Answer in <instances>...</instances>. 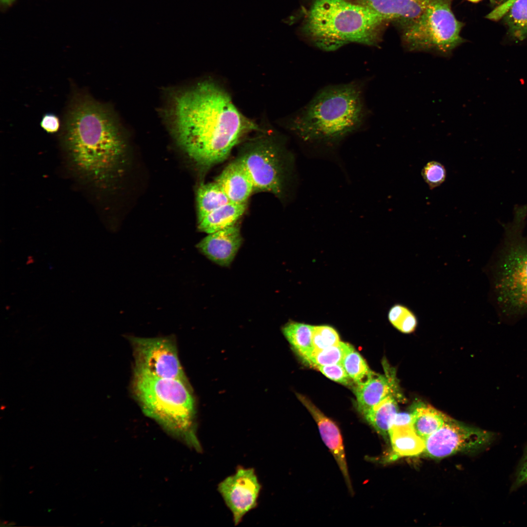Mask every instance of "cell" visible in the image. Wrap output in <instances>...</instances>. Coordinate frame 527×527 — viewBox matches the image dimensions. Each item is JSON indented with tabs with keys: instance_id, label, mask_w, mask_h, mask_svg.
<instances>
[{
	"instance_id": "1",
	"label": "cell",
	"mask_w": 527,
	"mask_h": 527,
	"mask_svg": "<svg viewBox=\"0 0 527 527\" xmlns=\"http://www.w3.org/2000/svg\"><path fill=\"white\" fill-rule=\"evenodd\" d=\"M168 114L178 143L203 167L223 161L244 136L260 130L224 90L208 81L174 94Z\"/></svg>"
},
{
	"instance_id": "2",
	"label": "cell",
	"mask_w": 527,
	"mask_h": 527,
	"mask_svg": "<svg viewBox=\"0 0 527 527\" xmlns=\"http://www.w3.org/2000/svg\"><path fill=\"white\" fill-rule=\"evenodd\" d=\"M64 139L75 166L94 179L110 170L124 146L112 114L86 94L73 99L65 119Z\"/></svg>"
},
{
	"instance_id": "3",
	"label": "cell",
	"mask_w": 527,
	"mask_h": 527,
	"mask_svg": "<svg viewBox=\"0 0 527 527\" xmlns=\"http://www.w3.org/2000/svg\"><path fill=\"white\" fill-rule=\"evenodd\" d=\"M362 90L355 82L322 90L289 121L290 129L316 153H335L340 142L365 121Z\"/></svg>"
},
{
	"instance_id": "4",
	"label": "cell",
	"mask_w": 527,
	"mask_h": 527,
	"mask_svg": "<svg viewBox=\"0 0 527 527\" xmlns=\"http://www.w3.org/2000/svg\"><path fill=\"white\" fill-rule=\"evenodd\" d=\"M385 23L371 10L353 1L314 0L304 30L317 47L333 51L350 42L377 44Z\"/></svg>"
},
{
	"instance_id": "5",
	"label": "cell",
	"mask_w": 527,
	"mask_h": 527,
	"mask_svg": "<svg viewBox=\"0 0 527 527\" xmlns=\"http://www.w3.org/2000/svg\"><path fill=\"white\" fill-rule=\"evenodd\" d=\"M132 390L145 415L197 450H202L195 432L194 400L188 383L134 370Z\"/></svg>"
},
{
	"instance_id": "6",
	"label": "cell",
	"mask_w": 527,
	"mask_h": 527,
	"mask_svg": "<svg viewBox=\"0 0 527 527\" xmlns=\"http://www.w3.org/2000/svg\"><path fill=\"white\" fill-rule=\"evenodd\" d=\"M526 207L515 211L491 266V285L500 314L509 318L527 315V237L523 235Z\"/></svg>"
},
{
	"instance_id": "7",
	"label": "cell",
	"mask_w": 527,
	"mask_h": 527,
	"mask_svg": "<svg viewBox=\"0 0 527 527\" xmlns=\"http://www.w3.org/2000/svg\"><path fill=\"white\" fill-rule=\"evenodd\" d=\"M452 1L430 0L417 18L402 26V43L407 51L449 57L465 41L461 36L464 24L454 14Z\"/></svg>"
},
{
	"instance_id": "8",
	"label": "cell",
	"mask_w": 527,
	"mask_h": 527,
	"mask_svg": "<svg viewBox=\"0 0 527 527\" xmlns=\"http://www.w3.org/2000/svg\"><path fill=\"white\" fill-rule=\"evenodd\" d=\"M497 438L495 432L467 426L448 417L443 426L425 441L424 452L436 459L459 452L476 453L489 447Z\"/></svg>"
},
{
	"instance_id": "9",
	"label": "cell",
	"mask_w": 527,
	"mask_h": 527,
	"mask_svg": "<svg viewBox=\"0 0 527 527\" xmlns=\"http://www.w3.org/2000/svg\"><path fill=\"white\" fill-rule=\"evenodd\" d=\"M135 359L134 370L188 383L172 336L129 337Z\"/></svg>"
},
{
	"instance_id": "10",
	"label": "cell",
	"mask_w": 527,
	"mask_h": 527,
	"mask_svg": "<svg viewBox=\"0 0 527 527\" xmlns=\"http://www.w3.org/2000/svg\"><path fill=\"white\" fill-rule=\"evenodd\" d=\"M249 144L240 159L251 178L254 190L280 194L283 187L282 170L275 145L266 139L255 140Z\"/></svg>"
},
{
	"instance_id": "11",
	"label": "cell",
	"mask_w": 527,
	"mask_h": 527,
	"mask_svg": "<svg viewBox=\"0 0 527 527\" xmlns=\"http://www.w3.org/2000/svg\"><path fill=\"white\" fill-rule=\"evenodd\" d=\"M261 489L255 469L243 466L218 485V491L231 511L235 526L257 506Z\"/></svg>"
},
{
	"instance_id": "12",
	"label": "cell",
	"mask_w": 527,
	"mask_h": 527,
	"mask_svg": "<svg viewBox=\"0 0 527 527\" xmlns=\"http://www.w3.org/2000/svg\"><path fill=\"white\" fill-rule=\"evenodd\" d=\"M242 242L236 224L208 234L196 245L207 258L216 264L227 266L233 261Z\"/></svg>"
},
{
	"instance_id": "13",
	"label": "cell",
	"mask_w": 527,
	"mask_h": 527,
	"mask_svg": "<svg viewBox=\"0 0 527 527\" xmlns=\"http://www.w3.org/2000/svg\"><path fill=\"white\" fill-rule=\"evenodd\" d=\"M298 398L317 423L321 437L335 458L347 488L352 494L353 488L348 471L342 436L339 427L307 398L301 395H299Z\"/></svg>"
},
{
	"instance_id": "14",
	"label": "cell",
	"mask_w": 527,
	"mask_h": 527,
	"mask_svg": "<svg viewBox=\"0 0 527 527\" xmlns=\"http://www.w3.org/2000/svg\"><path fill=\"white\" fill-rule=\"evenodd\" d=\"M378 15L385 22L395 21L402 27L417 18L430 0H352Z\"/></svg>"
},
{
	"instance_id": "15",
	"label": "cell",
	"mask_w": 527,
	"mask_h": 527,
	"mask_svg": "<svg viewBox=\"0 0 527 527\" xmlns=\"http://www.w3.org/2000/svg\"><path fill=\"white\" fill-rule=\"evenodd\" d=\"M230 202L246 203L254 190L251 178L241 160L229 163L216 178Z\"/></svg>"
},
{
	"instance_id": "16",
	"label": "cell",
	"mask_w": 527,
	"mask_h": 527,
	"mask_svg": "<svg viewBox=\"0 0 527 527\" xmlns=\"http://www.w3.org/2000/svg\"><path fill=\"white\" fill-rule=\"evenodd\" d=\"M383 375L376 373L364 383L356 384L354 387L358 409L363 413L390 395L398 392L395 376Z\"/></svg>"
},
{
	"instance_id": "17",
	"label": "cell",
	"mask_w": 527,
	"mask_h": 527,
	"mask_svg": "<svg viewBox=\"0 0 527 527\" xmlns=\"http://www.w3.org/2000/svg\"><path fill=\"white\" fill-rule=\"evenodd\" d=\"M392 453L389 460L412 457L424 452L425 441L413 430L411 425L391 426L388 430Z\"/></svg>"
},
{
	"instance_id": "18",
	"label": "cell",
	"mask_w": 527,
	"mask_h": 527,
	"mask_svg": "<svg viewBox=\"0 0 527 527\" xmlns=\"http://www.w3.org/2000/svg\"><path fill=\"white\" fill-rule=\"evenodd\" d=\"M410 414L412 429L424 441L441 428L449 417L423 403L414 406Z\"/></svg>"
},
{
	"instance_id": "19",
	"label": "cell",
	"mask_w": 527,
	"mask_h": 527,
	"mask_svg": "<svg viewBox=\"0 0 527 527\" xmlns=\"http://www.w3.org/2000/svg\"><path fill=\"white\" fill-rule=\"evenodd\" d=\"M246 203L229 202L217 208L198 222L200 231L210 234L236 224L243 214Z\"/></svg>"
},
{
	"instance_id": "20",
	"label": "cell",
	"mask_w": 527,
	"mask_h": 527,
	"mask_svg": "<svg viewBox=\"0 0 527 527\" xmlns=\"http://www.w3.org/2000/svg\"><path fill=\"white\" fill-rule=\"evenodd\" d=\"M395 396L394 395L387 396L362 413L367 423L385 438L388 437L391 422L398 413V404Z\"/></svg>"
},
{
	"instance_id": "21",
	"label": "cell",
	"mask_w": 527,
	"mask_h": 527,
	"mask_svg": "<svg viewBox=\"0 0 527 527\" xmlns=\"http://www.w3.org/2000/svg\"><path fill=\"white\" fill-rule=\"evenodd\" d=\"M313 325L290 321L282 328V332L294 350L306 362L314 351Z\"/></svg>"
},
{
	"instance_id": "22",
	"label": "cell",
	"mask_w": 527,
	"mask_h": 527,
	"mask_svg": "<svg viewBox=\"0 0 527 527\" xmlns=\"http://www.w3.org/2000/svg\"><path fill=\"white\" fill-rule=\"evenodd\" d=\"M198 222L209 213L230 202L225 193L215 181L203 184L197 192Z\"/></svg>"
},
{
	"instance_id": "23",
	"label": "cell",
	"mask_w": 527,
	"mask_h": 527,
	"mask_svg": "<svg viewBox=\"0 0 527 527\" xmlns=\"http://www.w3.org/2000/svg\"><path fill=\"white\" fill-rule=\"evenodd\" d=\"M505 15L510 35L516 40L527 38V0H516Z\"/></svg>"
},
{
	"instance_id": "24",
	"label": "cell",
	"mask_w": 527,
	"mask_h": 527,
	"mask_svg": "<svg viewBox=\"0 0 527 527\" xmlns=\"http://www.w3.org/2000/svg\"><path fill=\"white\" fill-rule=\"evenodd\" d=\"M350 344L340 342L327 348L313 351L306 362L314 367L342 364L345 356L354 350Z\"/></svg>"
},
{
	"instance_id": "25",
	"label": "cell",
	"mask_w": 527,
	"mask_h": 527,
	"mask_svg": "<svg viewBox=\"0 0 527 527\" xmlns=\"http://www.w3.org/2000/svg\"><path fill=\"white\" fill-rule=\"evenodd\" d=\"M387 317L390 324L403 333L414 332L418 325L417 317L414 312L403 304L396 303L391 306Z\"/></svg>"
},
{
	"instance_id": "26",
	"label": "cell",
	"mask_w": 527,
	"mask_h": 527,
	"mask_svg": "<svg viewBox=\"0 0 527 527\" xmlns=\"http://www.w3.org/2000/svg\"><path fill=\"white\" fill-rule=\"evenodd\" d=\"M342 364L347 374L356 384L364 383L374 373L370 369L360 354L355 349L345 356Z\"/></svg>"
},
{
	"instance_id": "27",
	"label": "cell",
	"mask_w": 527,
	"mask_h": 527,
	"mask_svg": "<svg viewBox=\"0 0 527 527\" xmlns=\"http://www.w3.org/2000/svg\"><path fill=\"white\" fill-rule=\"evenodd\" d=\"M340 342L338 332L332 326L327 325L314 326L312 336L314 351L331 347Z\"/></svg>"
},
{
	"instance_id": "28",
	"label": "cell",
	"mask_w": 527,
	"mask_h": 527,
	"mask_svg": "<svg viewBox=\"0 0 527 527\" xmlns=\"http://www.w3.org/2000/svg\"><path fill=\"white\" fill-rule=\"evenodd\" d=\"M422 176L430 189L440 186L445 181L446 170L444 166L436 161L427 162L422 170Z\"/></svg>"
},
{
	"instance_id": "29",
	"label": "cell",
	"mask_w": 527,
	"mask_h": 527,
	"mask_svg": "<svg viewBox=\"0 0 527 527\" xmlns=\"http://www.w3.org/2000/svg\"><path fill=\"white\" fill-rule=\"evenodd\" d=\"M329 379L345 385H351L353 381L346 373L342 364L316 367Z\"/></svg>"
},
{
	"instance_id": "30",
	"label": "cell",
	"mask_w": 527,
	"mask_h": 527,
	"mask_svg": "<svg viewBox=\"0 0 527 527\" xmlns=\"http://www.w3.org/2000/svg\"><path fill=\"white\" fill-rule=\"evenodd\" d=\"M527 484V444L524 448L523 456L518 465L514 479L510 487L513 492Z\"/></svg>"
},
{
	"instance_id": "31",
	"label": "cell",
	"mask_w": 527,
	"mask_h": 527,
	"mask_svg": "<svg viewBox=\"0 0 527 527\" xmlns=\"http://www.w3.org/2000/svg\"><path fill=\"white\" fill-rule=\"evenodd\" d=\"M42 128L48 133H54L58 131L60 126L58 118L51 114H46L41 120Z\"/></svg>"
},
{
	"instance_id": "32",
	"label": "cell",
	"mask_w": 527,
	"mask_h": 527,
	"mask_svg": "<svg viewBox=\"0 0 527 527\" xmlns=\"http://www.w3.org/2000/svg\"><path fill=\"white\" fill-rule=\"evenodd\" d=\"M411 418L410 414L397 413L392 420L390 426L411 425Z\"/></svg>"
},
{
	"instance_id": "33",
	"label": "cell",
	"mask_w": 527,
	"mask_h": 527,
	"mask_svg": "<svg viewBox=\"0 0 527 527\" xmlns=\"http://www.w3.org/2000/svg\"><path fill=\"white\" fill-rule=\"evenodd\" d=\"M15 0H0V4L3 7H7L11 5Z\"/></svg>"
},
{
	"instance_id": "34",
	"label": "cell",
	"mask_w": 527,
	"mask_h": 527,
	"mask_svg": "<svg viewBox=\"0 0 527 527\" xmlns=\"http://www.w3.org/2000/svg\"><path fill=\"white\" fill-rule=\"evenodd\" d=\"M467 0V1H468L469 2H472V3H477V2L480 1L482 0Z\"/></svg>"
}]
</instances>
